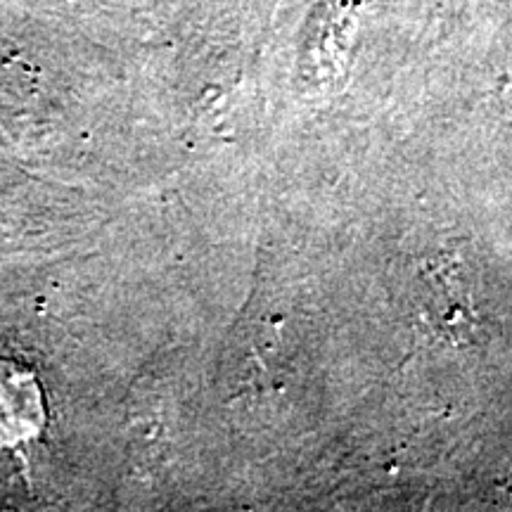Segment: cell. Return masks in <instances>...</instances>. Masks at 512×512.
I'll list each match as a JSON object with an SVG mask.
<instances>
[{"label": "cell", "instance_id": "1", "mask_svg": "<svg viewBox=\"0 0 512 512\" xmlns=\"http://www.w3.org/2000/svg\"><path fill=\"white\" fill-rule=\"evenodd\" d=\"M41 392L31 375L0 363V446L24 441L41 430Z\"/></svg>", "mask_w": 512, "mask_h": 512}]
</instances>
